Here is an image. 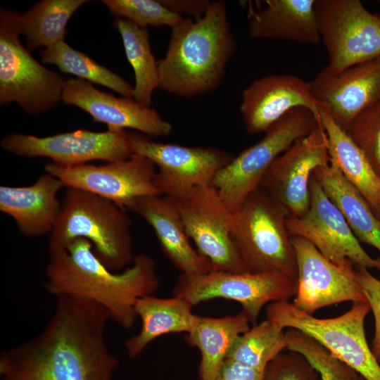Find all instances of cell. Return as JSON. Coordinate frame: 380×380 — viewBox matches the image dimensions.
Masks as SVG:
<instances>
[{
	"instance_id": "1",
	"label": "cell",
	"mask_w": 380,
	"mask_h": 380,
	"mask_svg": "<svg viewBox=\"0 0 380 380\" xmlns=\"http://www.w3.org/2000/svg\"><path fill=\"white\" fill-rule=\"evenodd\" d=\"M110 317L89 299L56 297L37 335L0 355V380H111L118 360L106 341Z\"/></svg>"
},
{
	"instance_id": "2",
	"label": "cell",
	"mask_w": 380,
	"mask_h": 380,
	"mask_svg": "<svg viewBox=\"0 0 380 380\" xmlns=\"http://www.w3.org/2000/svg\"><path fill=\"white\" fill-rule=\"evenodd\" d=\"M49 257L45 272L49 293L56 298L72 296L92 300L125 329L132 328L137 318L136 301L153 295L159 286L156 263L144 253L135 255L121 272L107 268L84 239H75L65 250Z\"/></svg>"
},
{
	"instance_id": "3",
	"label": "cell",
	"mask_w": 380,
	"mask_h": 380,
	"mask_svg": "<svg viewBox=\"0 0 380 380\" xmlns=\"http://www.w3.org/2000/svg\"><path fill=\"white\" fill-rule=\"evenodd\" d=\"M171 29L166 53L158 61V88L187 98L216 89L237 48L225 3L211 1L202 18H184Z\"/></svg>"
},
{
	"instance_id": "4",
	"label": "cell",
	"mask_w": 380,
	"mask_h": 380,
	"mask_svg": "<svg viewBox=\"0 0 380 380\" xmlns=\"http://www.w3.org/2000/svg\"><path fill=\"white\" fill-rule=\"evenodd\" d=\"M132 222L127 210L98 195L67 188L61 208L49 234V255L65 250L77 239L93 246L99 260L109 270H125L132 262Z\"/></svg>"
},
{
	"instance_id": "5",
	"label": "cell",
	"mask_w": 380,
	"mask_h": 380,
	"mask_svg": "<svg viewBox=\"0 0 380 380\" xmlns=\"http://www.w3.org/2000/svg\"><path fill=\"white\" fill-rule=\"evenodd\" d=\"M284 209L258 187L234 213L232 236L246 272H276L297 282L298 269Z\"/></svg>"
},
{
	"instance_id": "6",
	"label": "cell",
	"mask_w": 380,
	"mask_h": 380,
	"mask_svg": "<svg viewBox=\"0 0 380 380\" xmlns=\"http://www.w3.org/2000/svg\"><path fill=\"white\" fill-rule=\"evenodd\" d=\"M367 302H354L349 310L332 318H318L289 301L274 302L266 308L267 319L279 328L296 329L311 337L365 380H380V364L369 346L365 320Z\"/></svg>"
},
{
	"instance_id": "7",
	"label": "cell",
	"mask_w": 380,
	"mask_h": 380,
	"mask_svg": "<svg viewBox=\"0 0 380 380\" xmlns=\"http://www.w3.org/2000/svg\"><path fill=\"white\" fill-rule=\"evenodd\" d=\"M319 124V118L310 109L293 108L272 125L260 141L222 168L213 178L212 186L228 208L236 213L249 195L260 187L274 160Z\"/></svg>"
},
{
	"instance_id": "8",
	"label": "cell",
	"mask_w": 380,
	"mask_h": 380,
	"mask_svg": "<svg viewBox=\"0 0 380 380\" xmlns=\"http://www.w3.org/2000/svg\"><path fill=\"white\" fill-rule=\"evenodd\" d=\"M20 14L0 9V104L17 103L37 115L60 100L64 78L39 63L21 43Z\"/></svg>"
},
{
	"instance_id": "9",
	"label": "cell",
	"mask_w": 380,
	"mask_h": 380,
	"mask_svg": "<svg viewBox=\"0 0 380 380\" xmlns=\"http://www.w3.org/2000/svg\"><path fill=\"white\" fill-rule=\"evenodd\" d=\"M315 11L331 72L380 56V13L359 0H315Z\"/></svg>"
},
{
	"instance_id": "10",
	"label": "cell",
	"mask_w": 380,
	"mask_h": 380,
	"mask_svg": "<svg viewBox=\"0 0 380 380\" xmlns=\"http://www.w3.org/2000/svg\"><path fill=\"white\" fill-rule=\"evenodd\" d=\"M296 292V282L281 273L213 270L197 276L181 274L173 295L184 298L193 307L215 298L234 300L241 305V311L253 325L265 305L289 301Z\"/></svg>"
},
{
	"instance_id": "11",
	"label": "cell",
	"mask_w": 380,
	"mask_h": 380,
	"mask_svg": "<svg viewBox=\"0 0 380 380\" xmlns=\"http://www.w3.org/2000/svg\"><path fill=\"white\" fill-rule=\"evenodd\" d=\"M291 236L310 241L327 259L348 274L355 267L380 270V258L371 257L361 246L343 215L312 175L310 206L300 217H287Z\"/></svg>"
},
{
	"instance_id": "12",
	"label": "cell",
	"mask_w": 380,
	"mask_h": 380,
	"mask_svg": "<svg viewBox=\"0 0 380 380\" xmlns=\"http://www.w3.org/2000/svg\"><path fill=\"white\" fill-rule=\"evenodd\" d=\"M132 153L145 156L157 167L155 183L162 195L177 199L193 188L211 184L234 156L210 147L160 143L141 133L128 132Z\"/></svg>"
},
{
	"instance_id": "13",
	"label": "cell",
	"mask_w": 380,
	"mask_h": 380,
	"mask_svg": "<svg viewBox=\"0 0 380 380\" xmlns=\"http://www.w3.org/2000/svg\"><path fill=\"white\" fill-rule=\"evenodd\" d=\"M44 170L60 179L64 187L98 195L125 210L139 198L162 195L155 183V165L137 153L101 165L62 166L49 163Z\"/></svg>"
},
{
	"instance_id": "14",
	"label": "cell",
	"mask_w": 380,
	"mask_h": 380,
	"mask_svg": "<svg viewBox=\"0 0 380 380\" xmlns=\"http://www.w3.org/2000/svg\"><path fill=\"white\" fill-rule=\"evenodd\" d=\"M186 234L217 270L246 272L234 243V213L211 184L193 188L177 199Z\"/></svg>"
},
{
	"instance_id": "15",
	"label": "cell",
	"mask_w": 380,
	"mask_h": 380,
	"mask_svg": "<svg viewBox=\"0 0 380 380\" xmlns=\"http://www.w3.org/2000/svg\"><path fill=\"white\" fill-rule=\"evenodd\" d=\"M0 144L11 153L29 158L46 157L62 166L98 160L113 162L132 154L125 130L93 132L80 129L43 137L11 133L5 136Z\"/></svg>"
},
{
	"instance_id": "16",
	"label": "cell",
	"mask_w": 380,
	"mask_h": 380,
	"mask_svg": "<svg viewBox=\"0 0 380 380\" xmlns=\"http://www.w3.org/2000/svg\"><path fill=\"white\" fill-rule=\"evenodd\" d=\"M329 163L328 138L320 122L274 160L260 187L281 205L288 217H300L310 206L312 173Z\"/></svg>"
},
{
	"instance_id": "17",
	"label": "cell",
	"mask_w": 380,
	"mask_h": 380,
	"mask_svg": "<svg viewBox=\"0 0 380 380\" xmlns=\"http://www.w3.org/2000/svg\"><path fill=\"white\" fill-rule=\"evenodd\" d=\"M298 277L293 305L305 312L346 301L367 302L355 274H348L327 259L310 241L291 236Z\"/></svg>"
},
{
	"instance_id": "18",
	"label": "cell",
	"mask_w": 380,
	"mask_h": 380,
	"mask_svg": "<svg viewBox=\"0 0 380 380\" xmlns=\"http://www.w3.org/2000/svg\"><path fill=\"white\" fill-rule=\"evenodd\" d=\"M310 84L319 105L346 130L357 115L380 101V56L338 72L325 65Z\"/></svg>"
},
{
	"instance_id": "19",
	"label": "cell",
	"mask_w": 380,
	"mask_h": 380,
	"mask_svg": "<svg viewBox=\"0 0 380 380\" xmlns=\"http://www.w3.org/2000/svg\"><path fill=\"white\" fill-rule=\"evenodd\" d=\"M62 101L82 109L94 122L106 124L109 130L129 128L158 137L169 135L172 129V125L150 106L133 98L114 96L80 78L65 80Z\"/></svg>"
},
{
	"instance_id": "20",
	"label": "cell",
	"mask_w": 380,
	"mask_h": 380,
	"mask_svg": "<svg viewBox=\"0 0 380 380\" xmlns=\"http://www.w3.org/2000/svg\"><path fill=\"white\" fill-rule=\"evenodd\" d=\"M240 112L246 130L265 132L289 110L310 109L319 118V103L310 82L293 75H270L253 80L242 91Z\"/></svg>"
},
{
	"instance_id": "21",
	"label": "cell",
	"mask_w": 380,
	"mask_h": 380,
	"mask_svg": "<svg viewBox=\"0 0 380 380\" xmlns=\"http://www.w3.org/2000/svg\"><path fill=\"white\" fill-rule=\"evenodd\" d=\"M153 228L160 246L172 264L188 276L217 270L189 242L176 201L164 195L139 198L126 208Z\"/></svg>"
},
{
	"instance_id": "22",
	"label": "cell",
	"mask_w": 380,
	"mask_h": 380,
	"mask_svg": "<svg viewBox=\"0 0 380 380\" xmlns=\"http://www.w3.org/2000/svg\"><path fill=\"white\" fill-rule=\"evenodd\" d=\"M63 187L60 179L46 172L30 186H1L0 210L14 220L25 236L50 234L61 208L57 194Z\"/></svg>"
},
{
	"instance_id": "23",
	"label": "cell",
	"mask_w": 380,
	"mask_h": 380,
	"mask_svg": "<svg viewBox=\"0 0 380 380\" xmlns=\"http://www.w3.org/2000/svg\"><path fill=\"white\" fill-rule=\"evenodd\" d=\"M315 2V0L265 1V8L250 13L251 37L312 44L319 43L321 37Z\"/></svg>"
},
{
	"instance_id": "24",
	"label": "cell",
	"mask_w": 380,
	"mask_h": 380,
	"mask_svg": "<svg viewBox=\"0 0 380 380\" xmlns=\"http://www.w3.org/2000/svg\"><path fill=\"white\" fill-rule=\"evenodd\" d=\"M184 298L173 296L160 298L148 295L139 298L134 309L141 322L139 333L125 342L127 355H139L155 339L172 333H189L196 326L198 315Z\"/></svg>"
},
{
	"instance_id": "25",
	"label": "cell",
	"mask_w": 380,
	"mask_h": 380,
	"mask_svg": "<svg viewBox=\"0 0 380 380\" xmlns=\"http://www.w3.org/2000/svg\"><path fill=\"white\" fill-rule=\"evenodd\" d=\"M319 120L327 135L330 163L362 194L380 219V177L348 132L319 106Z\"/></svg>"
},
{
	"instance_id": "26",
	"label": "cell",
	"mask_w": 380,
	"mask_h": 380,
	"mask_svg": "<svg viewBox=\"0 0 380 380\" xmlns=\"http://www.w3.org/2000/svg\"><path fill=\"white\" fill-rule=\"evenodd\" d=\"M251 326L243 312L221 317L199 316L194 328L185 336L186 343L201 353L202 380H215L238 338Z\"/></svg>"
},
{
	"instance_id": "27",
	"label": "cell",
	"mask_w": 380,
	"mask_h": 380,
	"mask_svg": "<svg viewBox=\"0 0 380 380\" xmlns=\"http://www.w3.org/2000/svg\"><path fill=\"white\" fill-rule=\"evenodd\" d=\"M312 175L341 210L357 240L380 251V220L359 191L331 163L317 168Z\"/></svg>"
},
{
	"instance_id": "28",
	"label": "cell",
	"mask_w": 380,
	"mask_h": 380,
	"mask_svg": "<svg viewBox=\"0 0 380 380\" xmlns=\"http://www.w3.org/2000/svg\"><path fill=\"white\" fill-rule=\"evenodd\" d=\"M86 0H42L20 14V32L29 49L49 48L63 42L66 25Z\"/></svg>"
},
{
	"instance_id": "29",
	"label": "cell",
	"mask_w": 380,
	"mask_h": 380,
	"mask_svg": "<svg viewBox=\"0 0 380 380\" xmlns=\"http://www.w3.org/2000/svg\"><path fill=\"white\" fill-rule=\"evenodd\" d=\"M113 25L120 34L127 59L134 70L133 99L150 106L152 94L158 88L159 73L158 61L151 51L147 27H140L122 18H116Z\"/></svg>"
},
{
	"instance_id": "30",
	"label": "cell",
	"mask_w": 380,
	"mask_h": 380,
	"mask_svg": "<svg viewBox=\"0 0 380 380\" xmlns=\"http://www.w3.org/2000/svg\"><path fill=\"white\" fill-rule=\"evenodd\" d=\"M41 60L44 63L56 65L63 72L101 84L122 96L133 98L134 87L128 82L84 53L75 50L64 41L42 50Z\"/></svg>"
},
{
	"instance_id": "31",
	"label": "cell",
	"mask_w": 380,
	"mask_h": 380,
	"mask_svg": "<svg viewBox=\"0 0 380 380\" xmlns=\"http://www.w3.org/2000/svg\"><path fill=\"white\" fill-rule=\"evenodd\" d=\"M284 330L267 319L253 324L238 338L227 358L265 370L273 358L286 350Z\"/></svg>"
},
{
	"instance_id": "32",
	"label": "cell",
	"mask_w": 380,
	"mask_h": 380,
	"mask_svg": "<svg viewBox=\"0 0 380 380\" xmlns=\"http://www.w3.org/2000/svg\"><path fill=\"white\" fill-rule=\"evenodd\" d=\"M285 336L286 350L304 356L317 372L320 380H359L356 371L311 337L293 329L285 331Z\"/></svg>"
},
{
	"instance_id": "33",
	"label": "cell",
	"mask_w": 380,
	"mask_h": 380,
	"mask_svg": "<svg viewBox=\"0 0 380 380\" xmlns=\"http://www.w3.org/2000/svg\"><path fill=\"white\" fill-rule=\"evenodd\" d=\"M116 18L129 20L140 27L167 26L171 28L184 18L167 8L160 0H103Z\"/></svg>"
},
{
	"instance_id": "34",
	"label": "cell",
	"mask_w": 380,
	"mask_h": 380,
	"mask_svg": "<svg viewBox=\"0 0 380 380\" xmlns=\"http://www.w3.org/2000/svg\"><path fill=\"white\" fill-rule=\"evenodd\" d=\"M346 131L380 177V101L357 115Z\"/></svg>"
},
{
	"instance_id": "35",
	"label": "cell",
	"mask_w": 380,
	"mask_h": 380,
	"mask_svg": "<svg viewBox=\"0 0 380 380\" xmlns=\"http://www.w3.org/2000/svg\"><path fill=\"white\" fill-rule=\"evenodd\" d=\"M262 380H320V378L304 356L287 350L280 353L269 362Z\"/></svg>"
},
{
	"instance_id": "36",
	"label": "cell",
	"mask_w": 380,
	"mask_h": 380,
	"mask_svg": "<svg viewBox=\"0 0 380 380\" xmlns=\"http://www.w3.org/2000/svg\"><path fill=\"white\" fill-rule=\"evenodd\" d=\"M357 280L362 290L374 318V335L372 350L380 364V280L374 277L368 269L356 267Z\"/></svg>"
},
{
	"instance_id": "37",
	"label": "cell",
	"mask_w": 380,
	"mask_h": 380,
	"mask_svg": "<svg viewBox=\"0 0 380 380\" xmlns=\"http://www.w3.org/2000/svg\"><path fill=\"white\" fill-rule=\"evenodd\" d=\"M264 370L245 366L227 358L215 380H262Z\"/></svg>"
},
{
	"instance_id": "38",
	"label": "cell",
	"mask_w": 380,
	"mask_h": 380,
	"mask_svg": "<svg viewBox=\"0 0 380 380\" xmlns=\"http://www.w3.org/2000/svg\"><path fill=\"white\" fill-rule=\"evenodd\" d=\"M170 11L182 17L189 15L191 18L200 19L208 11L211 1L208 0H160ZM184 18V17H183Z\"/></svg>"
},
{
	"instance_id": "39",
	"label": "cell",
	"mask_w": 380,
	"mask_h": 380,
	"mask_svg": "<svg viewBox=\"0 0 380 380\" xmlns=\"http://www.w3.org/2000/svg\"><path fill=\"white\" fill-rule=\"evenodd\" d=\"M359 380H365L364 378H362L361 376H360Z\"/></svg>"
},
{
	"instance_id": "40",
	"label": "cell",
	"mask_w": 380,
	"mask_h": 380,
	"mask_svg": "<svg viewBox=\"0 0 380 380\" xmlns=\"http://www.w3.org/2000/svg\"><path fill=\"white\" fill-rule=\"evenodd\" d=\"M380 220V219H379Z\"/></svg>"
}]
</instances>
